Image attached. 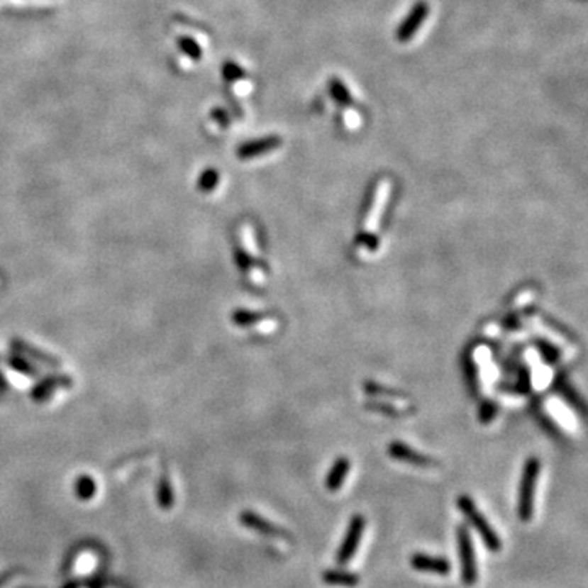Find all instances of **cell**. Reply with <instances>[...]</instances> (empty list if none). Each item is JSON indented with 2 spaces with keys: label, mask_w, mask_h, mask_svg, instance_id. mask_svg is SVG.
<instances>
[{
  "label": "cell",
  "mask_w": 588,
  "mask_h": 588,
  "mask_svg": "<svg viewBox=\"0 0 588 588\" xmlns=\"http://www.w3.org/2000/svg\"><path fill=\"white\" fill-rule=\"evenodd\" d=\"M389 190H391V185L387 180H381L376 183L373 198H371L368 213H366V218L363 223V229L360 231V234L357 237V245L365 247V249H368V250H376L377 244H379V240H377V235H376V229H377V226L381 224V216L382 213H384L387 196H389Z\"/></svg>",
  "instance_id": "1"
},
{
  "label": "cell",
  "mask_w": 588,
  "mask_h": 588,
  "mask_svg": "<svg viewBox=\"0 0 588 588\" xmlns=\"http://www.w3.org/2000/svg\"><path fill=\"white\" fill-rule=\"evenodd\" d=\"M539 474H541V461L536 456H530L523 466L520 487H518L516 514L523 523H528L535 515V495Z\"/></svg>",
  "instance_id": "2"
},
{
  "label": "cell",
  "mask_w": 588,
  "mask_h": 588,
  "mask_svg": "<svg viewBox=\"0 0 588 588\" xmlns=\"http://www.w3.org/2000/svg\"><path fill=\"white\" fill-rule=\"evenodd\" d=\"M456 505L462 514V516L466 518V521L474 528V530L477 531V535L481 536V539L485 544V548H487L490 553H500L501 551V539L499 536V533L494 530L487 518H485L482 515V511L477 509L476 501L472 500V497H469V495L462 494L456 499Z\"/></svg>",
  "instance_id": "3"
},
{
  "label": "cell",
  "mask_w": 588,
  "mask_h": 588,
  "mask_svg": "<svg viewBox=\"0 0 588 588\" xmlns=\"http://www.w3.org/2000/svg\"><path fill=\"white\" fill-rule=\"evenodd\" d=\"M455 533L461 562V582L466 587H474L479 580V567L471 531H469L466 523H460Z\"/></svg>",
  "instance_id": "4"
},
{
  "label": "cell",
  "mask_w": 588,
  "mask_h": 588,
  "mask_svg": "<svg viewBox=\"0 0 588 588\" xmlns=\"http://www.w3.org/2000/svg\"><path fill=\"white\" fill-rule=\"evenodd\" d=\"M365 528H366V520L363 515L357 514L350 518L348 528L343 536V541L342 544H340L335 553V562L340 565V567L345 564H348L350 560L357 555L361 538H363V533H365Z\"/></svg>",
  "instance_id": "5"
},
{
  "label": "cell",
  "mask_w": 588,
  "mask_h": 588,
  "mask_svg": "<svg viewBox=\"0 0 588 588\" xmlns=\"http://www.w3.org/2000/svg\"><path fill=\"white\" fill-rule=\"evenodd\" d=\"M239 521L240 525L247 528V530H252L255 533H260L263 536H270V538H278V539H283L286 543H293L294 538H293V533L284 530V528L274 525L273 521L267 520V518L260 516L255 511H250V510H245L242 511L239 515Z\"/></svg>",
  "instance_id": "6"
},
{
  "label": "cell",
  "mask_w": 588,
  "mask_h": 588,
  "mask_svg": "<svg viewBox=\"0 0 588 588\" xmlns=\"http://www.w3.org/2000/svg\"><path fill=\"white\" fill-rule=\"evenodd\" d=\"M387 455H389L392 460L410 464V466L415 467L428 469L438 466V461H435L433 457L428 455H423V453L414 450L412 446L404 443V441H391L389 446H387Z\"/></svg>",
  "instance_id": "7"
},
{
  "label": "cell",
  "mask_w": 588,
  "mask_h": 588,
  "mask_svg": "<svg viewBox=\"0 0 588 588\" xmlns=\"http://www.w3.org/2000/svg\"><path fill=\"white\" fill-rule=\"evenodd\" d=\"M428 13H430V7L427 2H423L422 0V2L415 4L407 17L401 21V25H399L397 33H396L397 40L401 43H409L410 40H412L414 35L420 30V26L423 25V21L427 20Z\"/></svg>",
  "instance_id": "8"
},
{
  "label": "cell",
  "mask_w": 588,
  "mask_h": 588,
  "mask_svg": "<svg viewBox=\"0 0 588 588\" xmlns=\"http://www.w3.org/2000/svg\"><path fill=\"white\" fill-rule=\"evenodd\" d=\"M410 565L414 570L428 572V574L448 575L451 572L450 559L443 555H431L425 553H415L410 555Z\"/></svg>",
  "instance_id": "9"
},
{
  "label": "cell",
  "mask_w": 588,
  "mask_h": 588,
  "mask_svg": "<svg viewBox=\"0 0 588 588\" xmlns=\"http://www.w3.org/2000/svg\"><path fill=\"white\" fill-rule=\"evenodd\" d=\"M282 144L283 141L279 136H265V138L255 139V141L242 144L240 148L237 149V155H239L242 160L255 159L258 157V155L268 154V152H272V150L278 149Z\"/></svg>",
  "instance_id": "10"
},
{
  "label": "cell",
  "mask_w": 588,
  "mask_h": 588,
  "mask_svg": "<svg viewBox=\"0 0 588 588\" xmlns=\"http://www.w3.org/2000/svg\"><path fill=\"white\" fill-rule=\"evenodd\" d=\"M322 582L326 585L331 587H345V588H353L361 584V577L358 572L347 570L342 567L337 569H326L321 575Z\"/></svg>",
  "instance_id": "11"
},
{
  "label": "cell",
  "mask_w": 588,
  "mask_h": 588,
  "mask_svg": "<svg viewBox=\"0 0 588 588\" xmlns=\"http://www.w3.org/2000/svg\"><path fill=\"white\" fill-rule=\"evenodd\" d=\"M350 469H352V462L347 456H338L335 462L332 464L331 471L326 476V489L328 492H338L343 487L345 479L348 477Z\"/></svg>",
  "instance_id": "12"
},
{
  "label": "cell",
  "mask_w": 588,
  "mask_h": 588,
  "mask_svg": "<svg viewBox=\"0 0 588 588\" xmlns=\"http://www.w3.org/2000/svg\"><path fill=\"white\" fill-rule=\"evenodd\" d=\"M365 391L371 394V396H375L377 399H381V401H389V402H396V404H401L404 406L406 404L407 407V396H404L401 391H396V389H391V387H386L382 384H377V382H365L363 384Z\"/></svg>",
  "instance_id": "13"
},
{
  "label": "cell",
  "mask_w": 588,
  "mask_h": 588,
  "mask_svg": "<svg viewBox=\"0 0 588 588\" xmlns=\"http://www.w3.org/2000/svg\"><path fill=\"white\" fill-rule=\"evenodd\" d=\"M328 91H331L333 101L340 106H350L353 104V96L350 94L348 87L338 77L331 79V82H328Z\"/></svg>",
  "instance_id": "14"
},
{
  "label": "cell",
  "mask_w": 588,
  "mask_h": 588,
  "mask_svg": "<svg viewBox=\"0 0 588 588\" xmlns=\"http://www.w3.org/2000/svg\"><path fill=\"white\" fill-rule=\"evenodd\" d=\"M74 492H75V495H77L79 500H84V501L91 500V499H94L95 492H96V484L91 477L82 476V477H79L77 481H75Z\"/></svg>",
  "instance_id": "15"
},
{
  "label": "cell",
  "mask_w": 588,
  "mask_h": 588,
  "mask_svg": "<svg viewBox=\"0 0 588 588\" xmlns=\"http://www.w3.org/2000/svg\"><path fill=\"white\" fill-rule=\"evenodd\" d=\"M366 407L370 410H375V412H379V414H386V415H401L406 414V406H401V404H396V402H389V401H375V402H368L366 404Z\"/></svg>",
  "instance_id": "16"
},
{
  "label": "cell",
  "mask_w": 588,
  "mask_h": 588,
  "mask_svg": "<svg viewBox=\"0 0 588 588\" xmlns=\"http://www.w3.org/2000/svg\"><path fill=\"white\" fill-rule=\"evenodd\" d=\"M157 501L160 505V509L164 510H169L174 506V489H172V485L165 481H162L159 485V490H157Z\"/></svg>",
  "instance_id": "17"
},
{
  "label": "cell",
  "mask_w": 588,
  "mask_h": 588,
  "mask_svg": "<svg viewBox=\"0 0 588 588\" xmlns=\"http://www.w3.org/2000/svg\"><path fill=\"white\" fill-rule=\"evenodd\" d=\"M177 43H179V48L187 54V56H190L192 59H201V48H199V45L193 38L180 36Z\"/></svg>",
  "instance_id": "18"
},
{
  "label": "cell",
  "mask_w": 588,
  "mask_h": 588,
  "mask_svg": "<svg viewBox=\"0 0 588 588\" xmlns=\"http://www.w3.org/2000/svg\"><path fill=\"white\" fill-rule=\"evenodd\" d=\"M221 72H223L224 79L228 80V82H237V80H242L245 77L244 69H242L239 64L234 62V61L224 62V66H223V69H221Z\"/></svg>",
  "instance_id": "19"
},
{
  "label": "cell",
  "mask_w": 588,
  "mask_h": 588,
  "mask_svg": "<svg viewBox=\"0 0 588 588\" xmlns=\"http://www.w3.org/2000/svg\"><path fill=\"white\" fill-rule=\"evenodd\" d=\"M267 316L257 314V312H247V311H239L234 314V322L239 323V326H252L255 322H263L267 321Z\"/></svg>",
  "instance_id": "20"
},
{
  "label": "cell",
  "mask_w": 588,
  "mask_h": 588,
  "mask_svg": "<svg viewBox=\"0 0 588 588\" xmlns=\"http://www.w3.org/2000/svg\"><path fill=\"white\" fill-rule=\"evenodd\" d=\"M218 180H219L218 172H216L214 169H208L201 175V180H199V187H201V190L209 192V190H213L216 185H218Z\"/></svg>",
  "instance_id": "21"
},
{
  "label": "cell",
  "mask_w": 588,
  "mask_h": 588,
  "mask_svg": "<svg viewBox=\"0 0 588 588\" xmlns=\"http://www.w3.org/2000/svg\"><path fill=\"white\" fill-rule=\"evenodd\" d=\"M211 116L214 118L216 121L219 123L221 126H229V123H231V118H229V113L224 110V108H214V110L211 111Z\"/></svg>",
  "instance_id": "22"
},
{
  "label": "cell",
  "mask_w": 588,
  "mask_h": 588,
  "mask_svg": "<svg viewBox=\"0 0 588 588\" xmlns=\"http://www.w3.org/2000/svg\"><path fill=\"white\" fill-rule=\"evenodd\" d=\"M342 116L345 118V125H347V128H355V126H358V123H360V116H358V113H357V111L352 110V108H347V110H345V111L342 113Z\"/></svg>",
  "instance_id": "23"
},
{
  "label": "cell",
  "mask_w": 588,
  "mask_h": 588,
  "mask_svg": "<svg viewBox=\"0 0 588 588\" xmlns=\"http://www.w3.org/2000/svg\"><path fill=\"white\" fill-rule=\"evenodd\" d=\"M77 587H79V585H77V584H75V582H71V584H67V585H64V587H62V588H77Z\"/></svg>",
  "instance_id": "24"
}]
</instances>
